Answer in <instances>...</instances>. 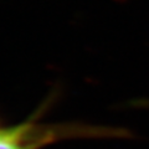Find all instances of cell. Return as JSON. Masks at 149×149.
Returning <instances> with one entry per match:
<instances>
[{
    "instance_id": "6da1fadb",
    "label": "cell",
    "mask_w": 149,
    "mask_h": 149,
    "mask_svg": "<svg viewBox=\"0 0 149 149\" xmlns=\"http://www.w3.org/2000/svg\"><path fill=\"white\" fill-rule=\"evenodd\" d=\"M56 130L58 129L37 127L30 122L0 128V149H37L52 139H57Z\"/></svg>"
}]
</instances>
